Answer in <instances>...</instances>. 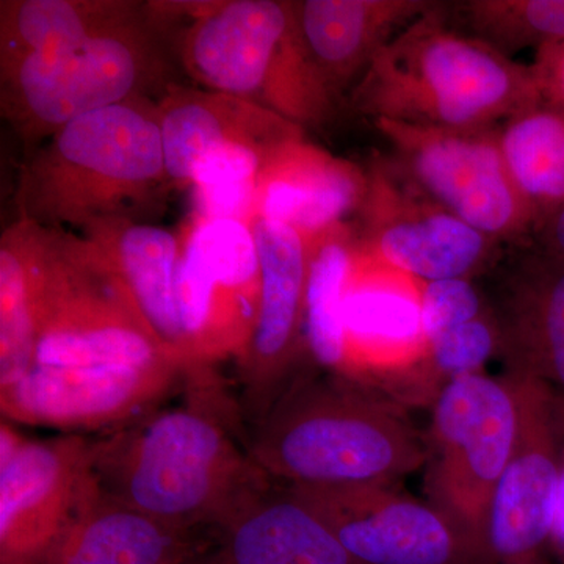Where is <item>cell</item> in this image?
<instances>
[{
    "label": "cell",
    "instance_id": "cell-3",
    "mask_svg": "<svg viewBox=\"0 0 564 564\" xmlns=\"http://www.w3.org/2000/svg\"><path fill=\"white\" fill-rule=\"evenodd\" d=\"M158 101L137 96L63 126L24 154L17 218L84 231L95 223L158 214L172 191Z\"/></svg>",
    "mask_w": 564,
    "mask_h": 564
},
{
    "label": "cell",
    "instance_id": "cell-22",
    "mask_svg": "<svg viewBox=\"0 0 564 564\" xmlns=\"http://www.w3.org/2000/svg\"><path fill=\"white\" fill-rule=\"evenodd\" d=\"M434 6L425 0H303L295 11L311 58L343 99L377 52Z\"/></svg>",
    "mask_w": 564,
    "mask_h": 564
},
{
    "label": "cell",
    "instance_id": "cell-18",
    "mask_svg": "<svg viewBox=\"0 0 564 564\" xmlns=\"http://www.w3.org/2000/svg\"><path fill=\"white\" fill-rule=\"evenodd\" d=\"M212 545L217 564H362L313 505L269 478L226 516Z\"/></svg>",
    "mask_w": 564,
    "mask_h": 564
},
{
    "label": "cell",
    "instance_id": "cell-1",
    "mask_svg": "<svg viewBox=\"0 0 564 564\" xmlns=\"http://www.w3.org/2000/svg\"><path fill=\"white\" fill-rule=\"evenodd\" d=\"M184 400L93 437L104 492L182 533H214L267 477L248 455L239 403L214 367L185 373Z\"/></svg>",
    "mask_w": 564,
    "mask_h": 564
},
{
    "label": "cell",
    "instance_id": "cell-12",
    "mask_svg": "<svg viewBox=\"0 0 564 564\" xmlns=\"http://www.w3.org/2000/svg\"><path fill=\"white\" fill-rule=\"evenodd\" d=\"M187 369L174 359L93 367L33 366L0 388L2 421L63 433H107L128 425L182 388Z\"/></svg>",
    "mask_w": 564,
    "mask_h": 564
},
{
    "label": "cell",
    "instance_id": "cell-37",
    "mask_svg": "<svg viewBox=\"0 0 564 564\" xmlns=\"http://www.w3.org/2000/svg\"><path fill=\"white\" fill-rule=\"evenodd\" d=\"M522 564H549V563L545 562L544 556H538V558L532 560V562H527V563H522Z\"/></svg>",
    "mask_w": 564,
    "mask_h": 564
},
{
    "label": "cell",
    "instance_id": "cell-16",
    "mask_svg": "<svg viewBox=\"0 0 564 564\" xmlns=\"http://www.w3.org/2000/svg\"><path fill=\"white\" fill-rule=\"evenodd\" d=\"M292 489L362 564H492L432 503L397 486Z\"/></svg>",
    "mask_w": 564,
    "mask_h": 564
},
{
    "label": "cell",
    "instance_id": "cell-28",
    "mask_svg": "<svg viewBox=\"0 0 564 564\" xmlns=\"http://www.w3.org/2000/svg\"><path fill=\"white\" fill-rule=\"evenodd\" d=\"M499 141L508 173L541 228L564 206V111L538 104L505 122Z\"/></svg>",
    "mask_w": 564,
    "mask_h": 564
},
{
    "label": "cell",
    "instance_id": "cell-24",
    "mask_svg": "<svg viewBox=\"0 0 564 564\" xmlns=\"http://www.w3.org/2000/svg\"><path fill=\"white\" fill-rule=\"evenodd\" d=\"M57 229L17 218L0 237V388L35 364Z\"/></svg>",
    "mask_w": 564,
    "mask_h": 564
},
{
    "label": "cell",
    "instance_id": "cell-27",
    "mask_svg": "<svg viewBox=\"0 0 564 564\" xmlns=\"http://www.w3.org/2000/svg\"><path fill=\"white\" fill-rule=\"evenodd\" d=\"M311 259L304 303V344L323 372H347L344 302L355 240L345 223L310 237Z\"/></svg>",
    "mask_w": 564,
    "mask_h": 564
},
{
    "label": "cell",
    "instance_id": "cell-23",
    "mask_svg": "<svg viewBox=\"0 0 564 564\" xmlns=\"http://www.w3.org/2000/svg\"><path fill=\"white\" fill-rule=\"evenodd\" d=\"M159 524L96 486L50 564H182L210 549Z\"/></svg>",
    "mask_w": 564,
    "mask_h": 564
},
{
    "label": "cell",
    "instance_id": "cell-11",
    "mask_svg": "<svg viewBox=\"0 0 564 564\" xmlns=\"http://www.w3.org/2000/svg\"><path fill=\"white\" fill-rule=\"evenodd\" d=\"M177 306L188 369L240 358L250 344L261 267L250 223L195 217L182 239Z\"/></svg>",
    "mask_w": 564,
    "mask_h": 564
},
{
    "label": "cell",
    "instance_id": "cell-13",
    "mask_svg": "<svg viewBox=\"0 0 564 564\" xmlns=\"http://www.w3.org/2000/svg\"><path fill=\"white\" fill-rule=\"evenodd\" d=\"M516 397L513 451L494 494L488 545L494 564L543 556L554 534L563 475L562 433L551 386L508 370Z\"/></svg>",
    "mask_w": 564,
    "mask_h": 564
},
{
    "label": "cell",
    "instance_id": "cell-2",
    "mask_svg": "<svg viewBox=\"0 0 564 564\" xmlns=\"http://www.w3.org/2000/svg\"><path fill=\"white\" fill-rule=\"evenodd\" d=\"M247 448L263 477L291 488L397 486L426 462L425 434L392 397L329 372L295 373Z\"/></svg>",
    "mask_w": 564,
    "mask_h": 564
},
{
    "label": "cell",
    "instance_id": "cell-17",
    "mask_svg": "<svg viewBox=\"0 0 564 564\" xmlns=\"http://www.w3.org/2000/svg\"><path fill=\"white\" fill-rule=\"evenodd\" d=\"M361 210L366 229L359 247L422 282L469 280L496 242L417 188L410 193L383 169L369 173Z\"/></svg>",
    "mask_w": 564,
    "mask_h": 564
},
{
    "label": "cell",
    "instance_id": "cell-4",
    "mask_svg": "<svg viewBox=\"0 0 564 564\" xmlns=\"http://www.w3.org/2000/svg\"><path fill=\"white\" fill-rule=\"evenodd\" d=\"M541 102L530 66L447 28L436 6L377 52L351 91L373 121L437 129H489Z\"/></svg>",
    "mask_w": 564,
    "mask_h": 564
},
{
    "label": "cell",
    "instance_id": "cell-29",
    "mask_svg": "<svg viewBox=\"0 0 564 564\" xmlns=\"http://www.w3.org/2000/svg\"><path fill=\"white\" fill-rule=\"evenodd\" d=\"M455 10L470 36L507 57L564 43V0H469Z\"/></svg>",
    "mask_w": 564,
    "mask_h": 564
},
{
    "label": "cell",
    "instance_id": "cell-33",
    "mask_svg": "<svg viewBox=\"0 0 564 564\" xmlns=\"http://www.w3.org/2000/svg\"><path fill=\"white\" fill-rule=\"evenodd\" d=\"M530 68L543 101L564 111V43L536 51Z\"/></svg>",
    "mask_w": 564,
    "mask_h": 564
},
{
    "label": "cell",
    "instance_id": "cell-6",
    "mask_svg": "<svg viewBox=\"0 0 564 564\" xmlns=\"http://www.w3.org/2000/svg\"><path fill=\"white\" fill-rule=\"evenodd\" d=\"M170 80L163 31L148 14L63 50L0 63V113L24 154L93 111L159 96Z\"/></svg>",
    "mask_w": 564,
    "mask_h": 564
},
{
    "label": "cell",
    "instance_id": "cell-34",
    "mask_svg": "<svg viewBox=\"0 0 564 564\" xmlns=\"http://www.w3.org/2000/svg\"><path fill=\"white\" fill-rule=\"evenodd\" d=\"M544 251L564 261V206L541 226Z\"/></svg>",
    "mask_w": 564,
    "mask_h": 564
},
{
    "label": "cell",
    "instance_id": "cell-21",
    "mask_svg": "<svg viewBox=\"0 0 564 564\" xmlns=\"http://www.w3.org/2000/svg\"><path fill=\"white\" fill-rule=\"evenodd\" d=\"M79 234L102 252L162 347L188 369L177 306L181 236L129 217L98 221Z\"/></svg>",
    "mask_w": 564,
    "mask_h": 564
},
{
    "label": "cell",
    "instance_id": "cell-9",
    "mask_svg": "<svg viewBox=\"0 0 564 564\" xmlns=\"http://www.w3.org/2000/svg\"><path fill=\"white\" fill-rule=\"evenodd\" d=\"M98 486L93 436L47 440L0 425V564H50Z\"/></svg>",
    "mask_w": 564,
    "mask_h": 564
},
{
    "label": "cell",
    "instance_id": "cell-25",
    "mask_svg": "<svg viewBox=\"0 0 564 564\" xmlns=\"http://www.w3.org/2000/svg\"><path fill=\"white\" fill-rule=\"evenodd\" d=\"M500 328L510 370L532 375L564 400V261L544 251L527 262Z\"/></svg>",
    "mask_w": 564,
    "mask_h": 564
},
{
    "label": "cell",
    "instance_id": "cell-7",
    "mask_svg": "<svg viewBox=\"0 0 564 564\" xmlns=\"http://www.w3.org/2000/svg\"><path fill=\"white\" fill-rule=\"evenodd\" d=\"M516 397L508 375L473 373L443 386L425 434V492L491 560L488 545L494 494L513 451Z\"/></svg>",
    "mask_w": 564,
    "mask_h": 564
},
{
    "label": "cell",
    "instance_id": "cell-5",
    "mask_svg": "<svg viewBox=\"0 0 564 564\" xmlns=\"http://www.w3.org/2000/svg\"><path fill=\"white\" fill-rule=\"evenodd\" d=\"M176 36L182 68L196 87L226 93L307 128L336 117L340 99L304 44L295 2H195Z\"/></svg>",
    "mask_w": 564,
    "mask_h": 564
},
{
    "label": "cell",
    "instance_id": "cell-35",
    "mask_svg": "<svg viewBox=\"0 0 564 564\" xmlns=\"http://www.w3.org/2000/svg\"><path fill=\"white\" fill-rule=\"evenodd\" d=\"M182 564H217V560H215L214 554H212L210 547Z\"/></svg>",
    "mask_w": 564,
    "mask_h": 564
},
{
    "label": "cell",
    "instance_id": "cell-10",
    "mask_svg": "<svg viewBox=\"0 0 564 564\" xmlns=\"http://www.w3.org/2000/svg\"><path fill=\"white\" fill-rule=\"evenodd\" d=\"M408 181L426 198L491 239H516L538 226L516 188L489 129H437L373 121Z\"/></svg>",
    "mask_w": 564,
    "mask_h": 564
},
{
    "label": "cell",
    "instance_id": "cell-19",
    "mask_svg": "<svg viewBox=\"0 0 564 564\" xmlns=\"http://www.w3.org/2000/svg\"><path fill=\"white\" fill-rule=\"evenodd\" d=\"M166 174L173 188L191 185L202 155L231 144L281 150L304 139V129L261 106L173 82L158 99Z\"/></svg>",
    "mask_w": 564,
    "mask_h": 564
},
{
    "label": "cell",
    "instance_id": "cell-8",
    "mask_svg": "<svg viewBox=\"0 0 564 564\" xmlns=\"http://www.w3.org/2000/svg\"><path fill=\"white\" fill-rule=\"evenodd\" d=\"M159 359L177 361L151 332L99 248L79 232L57 229L33 366L93 367Z\"/></svg>",
    "mask_w": 564,
    "mask_h": 564
},
{
    "label": "cell",
    "instance_id": "cell-30",
    "mask_svg": "<svg viewBox=\"0 0 564 564\" xmlns=\"http://www.w3.org/2000/svg\"><path fill=\"white\" fill-rule=\"evenodd\" d=\"M502 348L500 323L486 314L434 337L425 372L434 399L448 381L484 372L485 364Z\"/></svg>",
    "mask_w": 564,
    "mask_h": 564
},
{
    "label": "cell",
    "instance_id": "cell-31",
    "mask_svg": "<svg viewBox=\"0 0 564 564\" xmlns=\"http://www.w3.org/2000/svg\"><path fill=\"white\" fill-rule=\"evenodd\" d=\"M422 315L430 344L434 337L485 315V304L467 278L423 282Z\"/></svg>",
    "mask_w": 564,
    "mask_h": 564
},
{
    "label": "cell",
    "instance_id": "cell-15",
    "mask_svg": "<svg viewBox=\"0 0 564 564\" xmlns=\"http://www.w3.org/2000/svg\"><path fill=\"white\" fill-rule=\"evenodd\" d=\"M261 267V299L250 344L237 359L239 406L258 422L295 377L304 344L311 240L285 223L252 217Z\"/></svg>",
    "mask_w": 564,
    "mask_h": 564
},
{
    "label": "cell",
    "instance_id": "cell-20",
    "mask_svg": "<svg viewBox=\"0 0 564 564\" xmlns=\"http://www.w3.org/2000/svg\"><path fill=\"white\" fill-rule=\"evenodd\" d=\"M367 192L369 174L358 165L300 139L263 169L252 217L285 223L315 237L361 209Z\"/></svg>",
    "mask_w": 564,
    "mask_h": 564
},
{
    "label": "cell",
    "instance_id": "cell-14",
    "mask_svg": "<svg viewBox=\"0 0 564 564\" xmlns=\"http://www.w3.org/2000/svg\"><path fill=\"white\" fill-rule=\"evenodd\" d=\"M423 282L393 269L355 245L344 302L347 372L345 378L381 391L430 397L423 328Z\"/></svg>",
    "mask_w": 564,
    "mask_h": 564
},
{
    "label": "cell",
    "instance_id": "cell-32",
    "mask_svg": "<svg viewBox=\"0 0 564 564\" xmlns=\"http://www.w3.org/2000/svg\"><path fill=\"white\" fill-rule=\"evenodd\" d=\"M258 180L239 182V184L193 187L195 217L204 218V220L250 223L252 214H254Z\"/></svg>",
    "mask_w": 564,
    "mask_h": 564
},
{
    "label": "cell",
    "instance_id": "cell-26",
    "mask_svg": "<svg viewBox=\"0 0 564 564\" xmlns=\"http://www.w3.org/2000/svg\"><path fill=\"white\" fill-rule=\"evenodd\" d=\"M148 14L132 0H2L0 63L68 47Z\"/></svg>",
    "mask_w": 564,
    "mask_h": 564
},
{
    "label": "cell",
    "instance_id": "cell-36",
    "mask_svg": "<svg viewBox=\"0 0 564 564\" xmlns=\"http://www.w3.org/2000/svg\"><path fill=\"white\" fill-rule=\"evenodd\" d=\"M558 415H560V423H562V429H563V433H564V400H560Z\"/></svg>",
    "mask_w": 564,
    "mask_h": 564
}]
</instances>
